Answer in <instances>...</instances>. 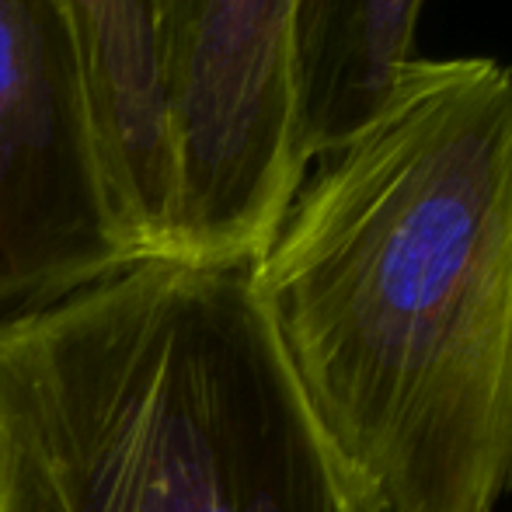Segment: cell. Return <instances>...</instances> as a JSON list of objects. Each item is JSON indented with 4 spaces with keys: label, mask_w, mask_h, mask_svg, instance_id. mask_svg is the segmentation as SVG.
Wrapping results in <instances>:
<instances>
[{
    "label": "cell",
    "mask_w": 512,
    "mask_h": 512,
    "mask_svg": "<svg viewBox=\"0 0 512 512\" xmlns=\"http://www.w3.org/2000/svg\"><path fill=\"white\" fill-rule=\"evenodd\" d=\"M506 492H512V345H509V471H506Z\"/></svg>",
    "instance_id": "7"
},
{
    "label": "cell",
    "mask_w": 512,
    "mask_h": 512,
    "mask_svg": "<svg viewBox=\"0 0 512 512\" xmlns=\"http://www.w3.org/2000/svg\"><path fill=\"white\" fill-rule=\"evenodd\" d=\"M74 49L98 175L136 258L168 255L175 143L157 0H53Z\"/></svg>",
    "instance_id": "5"
},
{
    "label": "cell",
    "mask_w": 512,
    "mask_h": 512,
    "mask_svg": "<svg viewBox=\"0 0 512 512\" xmlns=\"http://www.w3.org/2000/svg\"><path fill=\"white\" fill-rule=\"evenodd\" d=\"M297 11L300 0H157L175 143L164 258L255 265L304 185Z\"/></svg>",
    "instance_id": "3"
},
{
    "label": "cell",
    "mask_w": 512,
    "mask_h": 512,
    "mask_svg": "<svg viewBox=\"0 0 512 512\" xmlns=\"http://www.w3.org/2000/svg\"><path fill=\"white\" fill-rule=\"evenodd\" d=\"M129 262L60 11L0 0V307L53 304Z\"/></svg>",
    "instance_id": "4"
},
{
    "label": "cell",
    "mask_w": 512,
    "mask_h": 512,
    "mask_svg": "<svg viewBox=\"0 0 512 512\" xmlns=\"http://www.w3.org/2000/svg\"><path fill=\"white\" fill-rule=\"evenodd\" d=\"M0 512H380L251 265L136 258L0 321Z\"/></svg>",
    "instance_id": "2"
},
{
    "label": "cell",
    "mask_w": 512,
    "mask_h": 512,
    "mask_svg": "<svg viewBox=\"0 0 512 512\" xmlns=\"http://www.w3.org/2000/svg\"><path fill=\"white\" fill-rule=\"evenodd\" d=\"M425 0H300L297 108L307 168L349 143L415 60Z\"/></svg>",
    "instance_id": "6"
},
{
    "label": "cell",
    "mask_w": 512,
    "mask_h": 512,
    "mask_svg": "<svg viewBox=\"0 0 512 512\" xmlns=\"http://www.w3.org/2000/svg\"><path fill=\"white\" fill-rule=\"evenodd\" d=\"M251 286L380 512H495L509 471L512 63L415 56L310 164Z\"/></svg>",
    "instance_id": "1"
}]
</instances>
